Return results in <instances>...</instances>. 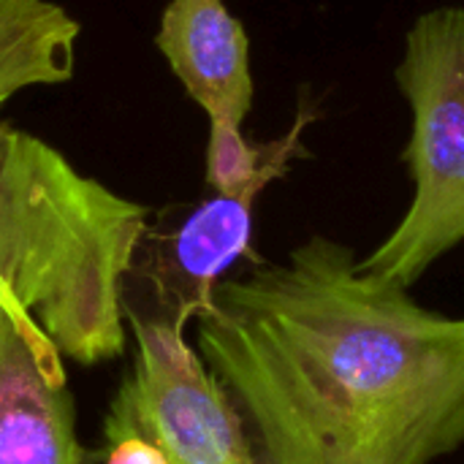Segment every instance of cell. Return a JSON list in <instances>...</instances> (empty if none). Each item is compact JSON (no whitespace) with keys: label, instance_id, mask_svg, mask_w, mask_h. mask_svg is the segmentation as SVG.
<instances>
[{"label":"cell","instance_id":"6da1fadb","mask_svg":"<svg viewBox=\"0 0 464 464\" xmlns=\"http://www.w3.org/2000/svg\"><path fill=\"white\" fill-rule=\"evenodd\" d=\"M196 351L269 464H432L464 446V318L310 237L250 261L193 321Z\"/></svg>","mask_w":464,"mask_h":464},{"label":"cell","instance_id":"7a4b0ae2","mask_svg":"<svg viewBox=\"0 0 464 464\" xmlns=\"http://www.w3.org/2000/svg\"><path fill=\"white\" fill-rule=\"evenodd\" d=\"M150 218L49 141L0 120V302L65 362L125 356L122 288Z\"/></svg>","mask_w":464,"mask_h":464},{"label":"cell","instance_id":"3957f363","mask_svg":"<svg viewBox=\"0 0 464 464\" xmlns=\"http://www.w3.org/2000/svg\"><path fill=\"white\" fill-rule=\"evenodd\" d=\"M394 76L413 111L402 152L413 198L394 231L359 266L411 288L464 242V5L416 16Z\"/></svg>","mask_w":464,"mask_h":464},{"label":"cell","instance_id":"277c9868","mask_svg":"<svg viewBox=\"0 0 464 464\" xmlns=\"http://www.w3.org/2000/svg\"><path fill=\"white\" fill-rule=\"evenodd\" d=\"M125 324L133 362L106 416L155 440L169 464H269L182 329L128 307Z\"/></svg>","mask_w":464,"mask_h":464},{"label":"cell","instance_id":"5b68a950","mask_svg":"<svg viewBox=\"0 0 464 464\" xmlns=\"http://www.w3.org/2000/svg\"><path fill=\"white\" fill-rule=\"evenodd\" d=\"M258 196L212 193L174 226L150 223L128 275L150 288L147 307H128L139 315L188 329L209 304L226 272L253 253V204Z\"/></svg>","mask_w":464,"mask_h":464},{"label":"cell","instance_id":"8992f818","mask_svg":"<svg viewBox=\"0 0 464 464\" xmlns=\"http://www.w3.org/2000/svg\"><path fill=\"white\" fill-rule=\"evenodd\" d=\"M76 435L65 359L0 302V464H90Z\"/></svg>","mask_w":464,"mask_h":464},{"label":"cell","instance_id":"52a82bcc","mask_svg":"<svg viewBox=\"0 0 464 464\" xmlns=\"http://www.w3.org/2000/svg\"><path fill=\"white\" fill-rule=\"evenodd\" d=\"M155 46L188 95L207 111L209 133H242L253 109L250 38L223 0H169Z\"/></svg>","mask_w":464,"mask_h":464},{"label":"cell","instance_id":"ba28073f","mask_svg":"<svg viewBox=\"0 0 464 464\" xmlns=\"http://www.w3.org/2000/svg\"><path fill=\"white\" fill-rule=\"evenodd\" d=\"M82 24L54 0H0V109L30 87L73 79Z\"/></svg>","mask_w":464,"mask_h":464},{"label":"cell","instance_id":"9c48e42d","mask_svg":"<svg viewBox=\"0 0 464 464\" xmlns=\"http://www.w3.org/2000/svg\"><path fill=\"white\" fill-rule=\"evenodd\" d=\"M101 464H169L163 449L136 427L103 416V451Z\"/></svg>","mask_w":464,"mask_h":464}]
</instances>
